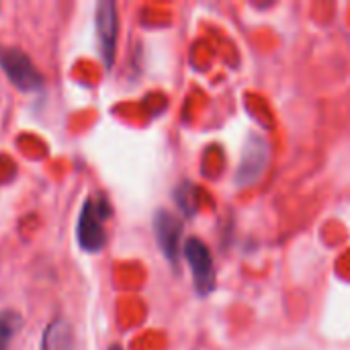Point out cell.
I'll return each instance as SVG.
<instances>
[{
  "instance_id": "obj_9",
  "label": "cell",
  "mask_w": 350,
  "mask_h": 350,
  "mask_svg": "<svg viewBox=\"0 0 350 350\" xmlns=\"http://www.w3.org/2000/svg\"><path fill=\"white\" fill-rule=\"evenodd\" d=\"M174 199H176V205L187 213V215H193L195 213V209H197V199H195V189L189 185V183H185V185H180L176 191H174Z\"/></svg>"
},
{
  "instance_id": "obj_1",
  "label": "cell",
  "mask_w": 350,
  "mask_h": 350,
  "mask_svg": "<svg viewBox=\"0 0 350 350\" xmlns=\"http://www.w3.org/2000/svg\"><path fill=\"white\" fill-rule=\"evenodd\" d=\"M109 213H111V207L103 197H98L96 201L94 199L84 201L80 209V217H78V230H76L78 244L84 252L94 254L103 250V246L107 244V232H105L103 221L109 217Z\"/></svg>"
},
{
  "instance_id": "obj_7",
  "label": "cell",
  "mask_w": 350,
  "mask_h": 350,
  "mask_svg": "<svg viewBox=\"0 0 350 350\" xmlns=\"http://www.w3.org/2000/svg\"><path fill=\"white\" fill-rule=\"evenodd\" d=\"M41 350H78L74 328L66 318H55L47 324L41 338Z\"/></svg>"
},
{
  "instance_id": "obj_2",
  "label": "cell",
  "mask_w": 350,
  "mask_h": 350,
  "mask_svg": "<svg viewBox=\"0 0 350 350\" xmlns=\"http://www.w3.org/2000/svg\"><path fill=\"white\" fill-rule=\"evenodd\" d=\"M0 68L10 84L23 92H31L43 86V76L31 62V57L18 47L0 45Z\"/></svg>"
},
{
  "instance_id": "obj_10",
  "label": "cell",
  "mask_w": 350,
  "mask_h": 350,
  "mask_svg": "<svg viewBox=\"0 0 350 350\" xmlns=\"http://www.w3.org/2000/svg\"><path fill=\"white\" fill-rule=\"evenodd\" d=\"M109 350H123V349H121L119 345H111V347H109Z\"/></svg>"
},
{
  "instance_id": "obj_3",
  "label": "cell",
  "mask_w": 350,
  "mask_h": 350,
  "mask_svg": "<svg viewBox=\"0 0 350 350\" xmlns=\"http://www.w3.org/2000/svg\"><path fill=\"white\" fill-rule=\"evenodd\" d=\"M185 258L193 271V281L195 289L199 295H207L215 287V269H213V258L209 254V248L199 240V238H189L185 242Z\"/></svg>"
},
{
  "instance_id": "obj_6",
  "label": "cell",
  "mask_w": 350,
  "mask_h": 350,
  "mask_svg": "<svg viewBox=\"0 0 350 350\" xmlns=\"http://www.w3.org/2000/svg\"><path fill=\"white\" fill-rule=\"evenodd\" d=\"M269 164V146L265 142V137L250 133L246 144H244V152H242V160H240V168L236 172V180L240 187L252 185L267 168Z\"/></svg>"
},
{
  "instance_id": "obj_4",
  "label": "cell",
  "mask_w": 350,
  "mask_h": 350,
  "mask_svg": "<svg viewBox=\"0 0 350 350\" xmlns=\"http://www.w3.org/2000/svg\"><path fill=\"white\" fill-rule=\"evenodd\" d=\"M154 236L156 242L162 250V254L166 256V260L176 267L180 252L185 248L183 244V224L176 215H172L170 211H156L154 215Z\"/></svg>"
},
{
  "instance_id": "obj_8",
  "label": "cell",
  "mask_w": 350,
  "mask_h": 350,
  "mask_svg": "<svg viewBox=\"0 0 350 350\" xmlns=\"http://www.w3.org/2000/svg\"><path fill=\"white\" fill-rule=\"evenodd\" d=\"M23 318L12 310H0V350H8L12 336L21 330Z\"/></svg>"
},
{
  "instance_id": "obj_5",
  "label": "cell",
  "mask_w": 350,
  "mask_h": 350,
  "mask_svg": "<svg viewBox=\"0 0 350 350\" xmlns=\"http://www.w3.org/2000/svg\"><path fill=\"white\" fill-rule=\"evenodd\" d=\"M94 25L98 33L100 55L107 68L113 66L115 47H117V33H119V14L117 4L113 0H100L94 10Z\"/></svg>"
}]
</instances>
